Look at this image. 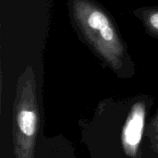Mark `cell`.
I'll use <instances>...</instances> for the list:
<instances>
[{"mask_svg": "<svg viewBox=\"0 0 158 158\" xmlns=\"http://www.w3.org/2000/svg\"><path fill=\"white\" fill-rule=\"evenodd\" d=\"M69 17L81 39L116 73L131 63L128 48L108 11L95 0H68Z\"/></svg>", "mask_w": 158, "mask_h": 158, "instance_id": "obj_1", "label": "cell"}, {"mask_svg": "<svg viewBox=\"0 0 158 158\" xmlns=\"http://www.w3.org/2000/svg\"><path fill=\"white\" fill-rule=\"evenodd\" d=\"M38 124L35 75L32 68L28 67L19 79L14 103L15 158H33Z\"/></svg>", "mask_w": 158, "mask_h": 158, "instance_id": "obj_2", "label": "cell"}, {"mask_svg": "<svg viewBox=\"0 0 158 158\" xmlns=\"http://www.w3.org/2000/svg\"><path fill=\"white\" fill-rule=\"evenodd\" d=\"M146 107L142 101L132 106L122 131V144L129 156H135L142 141L145 123Z\"/></svg>", "mask_w": 158, "mask_h": 158, "instance_id": "obj_3", "label": "cell"}, {"mask_svg": "<svg viewBox=\"0 0 158 158\" xmlns=\"http://www.w3.org/2000/svg\"><path fill=\"white\" fill-rule=\"evenodd\" d=\"M133 14L142 21L148 34L158 38V6L139 7Z\"/></svg>", "mask_w": 158, "mask_h": 158, "instance_id": "obj_4", "label": "cell"}]
</instances>
